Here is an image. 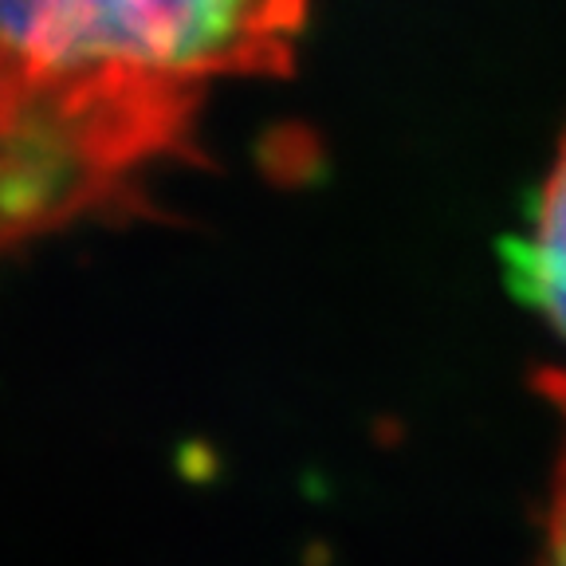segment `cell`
<instances>
[{
    "instance_id": "1",
    "label": "cell",
    "mask_w": 566,
    "mask_h": 566,
    "mask_svg": "<svg viewBox=\"0 0 566 566\" xmlns=\"http://www.w3.org/2000/svg\"><path fill=\"white\" fill-rule=\"evenodd\" d=\"M303 28L307 0H0V260L146 209L212 91L287 75Z\"/></svg>"
},
{
    "instance_id": "2",
    "label": "cell",
    "mask_w": 566,
    "mask_h": 566,
    "mask_svg": "<svg viewBox=\"0 0 566 566\" xmlns=\"http://www.w3.org/2000/svg\"><path fill=\"white\" fill-rule=\"evenodd\" d=\"M507 268L515 295L566 343V130L543 177L527 232L507 248Z\"/></svg>"
},
{
    "instance_id": "3",
    "label": "cell",
    "mask_w": 566,
    "mask_h": 566,
    "mask_svg": "<svg viewBox=\"0 0 566 566\" xmlns=\"http://www.w3.org/2000/svg\"><path fill=\"white\" fill-rule=\"evenodd\" d=\"M539 389L563 417V449H558L555 480H551L547 523H543V551L535 566H566V370H551L539 378Z\"/></svg>"
}]
</instances>
